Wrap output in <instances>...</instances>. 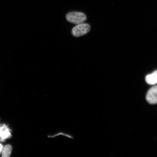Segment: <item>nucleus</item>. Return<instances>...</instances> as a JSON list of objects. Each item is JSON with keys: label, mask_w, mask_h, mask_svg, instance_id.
<instances>
[{"label": "nucleus", "mask_w": 157, "mask_h": 157, "mask_svg": "<svg viewBox=\"0 0 157 157\" xmlns=\"http://www.w3.org/2000/svg\"><path fill=\"white\" fill-rule=\"evenodd\" d=\"M66 18L69 22L74 24L83 23L87 20V17L84 13L79 12H72L68 13Z\"/></svg>", "instance_id": "obj_1"}, {"label": "nucleus", "mask_w": 157, "mask_h": 157, "mask_svg": "<svg viewBox=\"0 0 157 157\" xmlns=\"http://www.w3.org/2000/svg\"><path fill=\"white\" fill-rule=\"evenodd\" d=\"M91 29V27L87 23H82L78 25L72 29V34L75 37L83 36L87 34Z\"/></svg>", "instance_id": "obj_2"}, {"label": "nucleus", "mask_w": 157, "mask_h": 157, "mask_svg": "<svg viewBox=\"0 0 157 157\" xmlns=\"http://www.w3.org/2000/svg\"><path fill=\"white\" fill-rule=\"evenodd\" d=\"M146 99L151 104L157 103V86H153L148 90L146 95Z\"/></svg>", "instance_id": "obj_3"}, {"label": "nucleus", "mask_w": 157, "mask_h": 157, "mask_svg": "<svg viewBox=\"0 0 157 157\" xmlns=\"http://www.w3.org/2000/svg\"><path fill=\"white\" fill-rule=\"evenodd\" d=\"M11 137V130L7 125L5 124H0V141L4 142L7 139Z\"/></svg>", "instance_id": "obj_4"}, {"label": "nucleus", "mask_w": 157, "mask_h": 157, "mask_svg": "<svg viewBox=\"0 0 157 157\" xmlns=\"http://www.w3.org/2000/svg\"><path fill=\"white\" fill-rule=\"evenodd\" d=\"M146 81L147 83L150 85H154L157 83V70L152 73L147 75Z\"/></svg>", "instance_id": "obj_5"}, {"label": "nucleus", "mask_w": 157, "mask_h": 157, "mask_svg": "<svg viewBox=\"0 0 157 157\" xmlns=\"http://www.w3.org/2000/svg\"><path fill=\"white\" fill-rule=\"evenodd\" d=\"M60 135L67 137V138L70 139H74V137L72 135L69 134V133L62 132V131H60V132H58L52 135H48V138H54L55 137L60 136Z\"/></svg>", "instance_id": "obj_6"}, {"label": "nucleus", "mask_w": 157, "mask_h": 157, "mask_svg": "<svg viewBox=\"0 0 157 157\" xmlns=\"http://www.w3.org/2000/svg\"><path fill=\"white\" fill-rule=\"evenodd\" d=\"M12 150L10 145H7L3 147L2 152V157H9L10 156Z\"/></svg>", "instance_id": "obj_7"}, {"label": "nucleus", "mask_w": 157, "mask_h": 157, "mask_svg": "<svg viewBox=\"0 0 157 157\" xmlns=\"http://www.w3.org/2000/svg\"><path fill=\"white\" fill-rule=\"evenodd\" d=\"M3 147V145L1 143H0V154H1L2 152Z\"/></svg>", "instance_id": "obj_8"}]
</instances>
